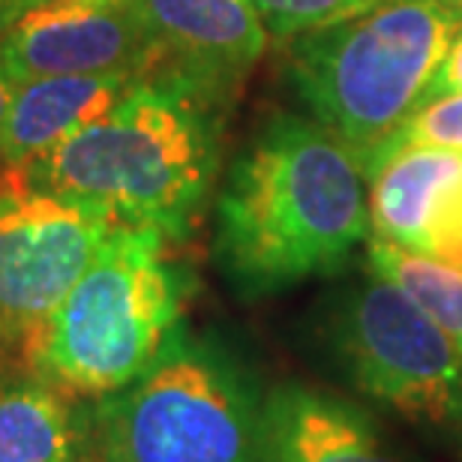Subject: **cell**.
<instances>
[{"instance_id":"cell-1","label":"cell","mask_w":462,"mask_h":462,"mask_svg":"<svg viewBox=\"0 0 462 462\" xmlns=\"http://www.w3.org/2000/svg\"><path fill=\"white\" fill-rule=\"evenodd\" d=\"M369 231V174L319 120L273 115L226 174L214 258L231 289L264 298L334 273Z\"/></svg>"},{"instance_id":"cell-2","label":"cell","mask_w":462,"mask_h":462,"mask_svg":"<svg viewBox=\"0 0 462 462\" xmlns=\"http://www.w3.org/2000/svg\"><path fill=\"white\" fill-rule=\"evenodd\" d=\"M219 108L223 97L192 79L153 72L135 79L106 117L13 178L180 240L217 178Z\"/></svg>"},{"instance_id":"cell-3","label":"cell","mask_w":462,"mask_h":462,"mask_svg":"<svg viewBox=\"0 0 462 462\" xmlns=\"http://www.w3.org/2000/svg\"><path fill=\"white\" fill-rule=\"evenodd\" d=\"M462 31V6L439 0H382L337 24L294 36L289 76L328 133L366 165L436 99V81Z\"/></svg>"},{"instance_id":"cell-4","label":"cell","mask_w":462,"mask_h":462,"mask_svg":"<svg viewBox=\"0 0 462 462\" xmlns=\"http://www.w3.org/2000/svg\"><path fill=\"white\" fill-rule=\"evenodd\" d=\"M171 235L117 223L94 262L27 339V360L69 396H112L142 378L180 328L189 282Z\"/></svg>"},{"instance_id":"cell-5","label":"cell","mask_w":462,"mask_h":462,"mask_svg":"<svg viewBox=\"0 0 462 462\" xmlns=\"http://www.w3.org/2000/svg\"><path fill=\"white\" fill-rule=\"evenodd\" d=\"M253 382L219 346L178 328L151 369L99 409L108 462H264Z\"/></svg>"},{"instance_id":"cell-6","label":"cell","mask_w":462,"mask_h":462,"mask_svg":"<svg viewBox=\"0 0 462 462\" xmlns=\"http://www.w3.org/2000/svg\"><path fill=\"white\" fill-rule=\"evenodd\" d=\"M334 343L360 393L411 420H462V351L393 282L369 271L351 289Z\"/></svg>"},{"instance_id":"cell-7","label":"cell","mask_w":462,"mask_h":462,"mask_svg":"<svg viewBox=\"0 0 462 462\" xmlns=\"http://www.w3.org/2000/svg\"><path fill=\"white\" fill-rule=\"evenodd\" d=\"M117 219L79 199L0 187V351L27 346L94 262Z\"/></svg>"},{"instance_id":"cell-8","label":"cell","mask_w":462,"mask_h":462,"mask_svg":"<svg viewBox=\"0 0 462 462\" xmlns=\"http://www.w3.org/2000/svg\"><path fill=\"white\" fill-rule=\"evenodd\" d=\"M162 63L135 0H51L0 31V67L13 85L45 76L144 79Z\"/></svg>"},{"instance_id":"cell-9","label":"cell","mask_w":462,"mask_h":462,"mask_svg":"<svg viewBox=\"0 0 462 462\" xmlns=\"http://www.w3.org/2000/svg\"><path fill=\"white\" fill-rule=\"evenodd\" d=\"M369 228L378 240L462 271V153L396 147L369 171Z\"/></svg>"},{"instance_id":"cell-10","label":"cell","mask_w":462,"mask_h":462,"mask_svg":"<svg viewBox=\"0 0 462 462\" xmlns=\"http://www.w3.org/2000/svg\"><path fill=\"white\" fill-rule=\"evenodd\" d=\"M135 4L162 51V69L187 76L223 99L267 49V31L246 0Z\"/></svg>"},{"instance_id":"cell-11","label":"cell","mask_w":462,"mask_h":462,"mask_svg":"<svg viewBox=\"0 0 462 462\" xmlns=\"http://www.w3.org/2000/svg\"><path fill=\"white\" fill-rule=\"evenodd\" d=\"M264 462H400L373 418L307 384H280L262 405Z\"/></svg>"},{"instance_id":"cell-12","label":"cell","mask_w":462,"mask_h":462,"mask_svg":"<svg viewBox=\"0 0 462 462\" xmlns=\"http://www.w3.org/2000/svg\"><path fill=\"white\" fill-rule=\"evenodd\" d=\"M135 79L129 76H45L18 81L0 129V160L27 169L99 117H106Z\"/></svg>"},{"instance_id":"cell-13","label":"cell","mask_w":462,"mask_h":462,"mask_svg":"<svg viewBox=\"0 0 462 462\" xmlns=\"http://www.w3.org/2000/svg\"><path fill=\"white\" fill-rule=\"evenodd\" d=\"M0 462H81L69 393L36 369H0Z\"/></svg>"},{"instance_id":"cell-14","label":"cell","mask_w":462,"mask_h":462,"mask_svg":"<svg viewBox=\"0 0 462 462\" xmlns=\"http://www.w3.org/2000/svg\"><path fill=\"white\" fill-rule=\"evenodd\" d=\"M369 271L393 282L462 351V271L387 240H369Z\"/></svg>"},{"instance_id":"cell-15","label":"cell","mask_w":462,"mask_h":462,"mask_svg":"<svg viewBox=\"0 0 462 462\" xmlns=\"http://www.w3.org/2000/svg\"><path fill=\"white\" fill-rule=\"evenodd\" d=\"M262 18L264 31L289 40L319 27L337 24L343 18H351L364 9L382 4V0H246Z\"/></svg>"},{"instance_id":"cell-16","label":"cell","mask_w":462,"mask_h":462,"mask_svg":"<svg viewBox=\"0 0 462 462\" xmlns=\"http://www.w3.org/2000/svg\"><path fill=\"white\" fill-rule=\"evenodd\" d=\"M396 147H441L462 153V94H441L405 124L384 153ZM382 162V160H378Z\"/></svg>"},{"instance_id":"cell-17","label":"cell","mask_w":462,"mask_h":462,"mask_svg":"<svg viewBox=\"0 0 462 462\" xmlns=\"http://www.w3.org/2000/svg\"><path fill=\"white\" fill-rule=\"evenodd\" d=\"M441 94H462V31L457 33L445 63H441V72L436 81V97H441Z\"/></svg>"},{"instance_id":"cell-18","label":"cell","mask_w":462,"mask_h":462,"mask_svg":"<svg viewBox=\"0 0 462 462\" xmlns=\"http://www.w3.org/2000/svg\"><path fill=\"white\" fill-rule=\"evenodd\" d=\"M42 4H51V0H0V31L13 24L15 18H22L24 13H31V9L42 6Z\"/></svg>"},{"instance_id":"cell-19","label":"cell","mask_w":462,"mask_h":462,"mask_svg":"<svg viewBox=\"0 0 462 462\" xmlns=\"http://www.w3.org/2000/svg\"><path fill=\"white\" fill-rule=\"evenodd\" d=\"M13 79L6 76L4 67H0V129H4V120H6V112H9V103H13Z\"/></svg>"},{"instance_id":"cell-20","label":"cell","mask_w":462,"mask_h":462,"mask_svg":"<svg viewBox=\"0 0 462 462\" xmlns=\"http://www.w3.org/2000/svg\"><path fill=\"white\" fill-rule=\"evenodd\" d=\"M439 4H462V0H439Z\"/></svg>"},{"instance_id":"cell-21","label":"cell","mask_w":462,"mask_h":462,"mask_svg":"<svg viewBox=\"0 0 462 462\" xmlns=\"http://www.w3.org/2000/svg\"><path fill=\"white\" fill-rule=\"evenodd\" d=\"M459 423H462V420H459Z\"/></svg>"}]
</instances>
